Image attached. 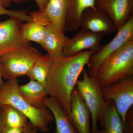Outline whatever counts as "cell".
Masks as SVG:
<instances>
[{"label":"cell","instance_id":"6da1fadb","mask_svg":"<svg viewBox=\"0 0 133 133\" xmlns=\"http://www.w3.org/2000/svg\"><path fill=\"white\" fill-rule=\"evenodd\" d=\"M92 51L86 50L72 56L51 59L45 89L66 115L70 114L71 96L79 75L88 64Z\"/></svg>","mask_w":133,"mask_h":133},{"label":"cell","instance_id":"7a4b0ae2","mask_svg":"<svg viewBox=\"0 0 133 133\" xmlns=\"http://www.w3.org/2000/svg\"><path fill=\"white\" fill-rule=\"evenodd\" d=\"M19 86L17 78L7 80L0 91V106L11 105L26 115L33 127L49 132L48 125L54 119L50 110L48 108L38 109L31 105L20 95Z\"/></svg>","mask_w":133,"mask_h":133},{"label":"cell","instance_id":"3957f363","mask_svg":"<svg viewBox=\"0 0 133 133\" xmlns=\"http://www.w3.org/2000/svg\"><path fill=\"white\" fill-rule=\"evenodd\" d=\"M133 74V41L108 58L98 69L95 79L101 87L112 84Z\"/></svg>","mask_w":133,"mask_h":133},{"label":"cell","instance_id":"277c9868","mask_svg":"<svg viewBox=\"0 0 133 133\" xmlns=\"http://www.w3.org/2000/svg\"><path fill=\"white\" fill-rule=\"evenodd\" d=\"M82 72L83 79L77 81L75 87L90 112L92 122L91 133H97L99 131L98 121L105 110L108 101H105L101 87L95 78L89 76L87 69H84Z\"/></svg>","mask_w":133,"mask_h":133},{"label":"cell","instance_id":"5b68a950","mask_svg":"<svg viewBox=\"0 0 133 133\" xmlns=\"http://www.w3.org/2000/svg\"><path fill=\"white\" fill-rule=\"evenodd\" d=\"M41 53L31 47L19 51H10L0 56L3 77L7 80L28 76Z\"/></svg>","mask_w":133,"mask_h":133},{"label":"cell","instance_id":"8992f818","mask_svg":"<svg viewBox=\"0 0 133 133\" xmlns=\"http://www.w3.org/2000/svg\"><path fill=\"white\" fill-rule=\"evenodd\" d=\"M115 37L98 52L92 53L88 63V74L95 78L99 66L108 58L121 49L127 43L133 41V15L124 26L118 29Z\"/></svg>","mask_w":133,"mask_h":133},{"label":"cell","instance_id":"52a82bcc","mask_svg":"<svg viewBox=\"0 0 133 133\" xmlns=\"http://www.w3.org/2000/svg\"><path fill=\"white\" fill-rule=\"evenodd\" d=\"M101 90L105 101H112L114 102L124 125L127 112L133 106V76L101 87Z\"/></svg>","mask_w":133,"mask_h":133},{"label":"cell","instance_id":"ba28073f","mask_svg":"<svg viewBox=\"0 0 133 133\" xmlns=\"http://www.w3.org/2000/svg\"><path fill=\"white\" fill-rule=\"evenodd\" d=\"M22 21L14 17L0 22V56L6 52L19 51L32 47L22 35Z\"/></svg>","mask_w":133,"mask_h":133},{"label":"cell","instance_id":"9c48e42d","mask_svg":"<svg viewBox=\"0 0 133 133\" xmlns=\"http://www.w3.org/2000/svg\"><path fill=\"white\" fill-rule=\"evenodd\" d=\"M69 0H50L43 12H30L33 22L44 26L52 24L65 33V24Z\"/></svg>","mask_w":133,"mask_h":133},{"label":"cell","instance_id":"30bf717a","mask_svg":"<svg viewBox=\"0 0 133 133\" xmlns=\"http://www.w3.org/2000/svg\"><path fill=\"white\" fill-rule=\"evenodd\" d=\"M104 33H95L81 29L73 38L70 39L63 51V56H72L86 50L97 53L103 46L101 44Z\"/></svg>","mask_w":133,"mask_h":133},{"label":"cell","instance_id":"8fae6325","mask_svg":"<svg viewBox=\"0 0 133 133\" xmlns=\"http://www.w3.org/2000/svg\"><path fill=\"white\" fill-rule=\"evenodd\" d=\"M79 27L81 29L95 33L111 34L118 29L112 20L104 10L99 8H89L81 15Z\"/></svg>","mask_w":133,"mask_h":133},{"label":"cell","instance_id":"7c38bea8","mask_svg":"<svg viewBox=\"0 0 133 133\" xmlns=\"http://www.w3.org/2000/svg\"><path fill=\"white\" fill-rule=\"evenodd\" d=\"M91 113L83 97L76 87L71 96L70 120L79 133H91Z\"/></svg>","mask_w":133,"mask_h":133},{"label":"cell","instance_id":"4fadbf2b","mask_svg":"<svg viewBox=\"0 0 133 133\" xmlns=\"http://www.w3.org/2000/svg\"><path fill=\"white\" fill-rule=\"evenodd\" d=\"M95 4L110 17L118 30L133 14V0H95Z\"/></svg>","mask_w":133,"mask_h":133},{"label":"cell","instance_id":"5bb4252c","mask_svg":"<svg viewBox=\"0 0 133 133\" xmlns=\"http://www.w3.org/2000/svg\"><path fill=\"white\" fill-rule=\"evenodd\" d=\"M46 28L45 38L41 46L51 59L60 57L63 56L64 49L69 38L54 24H49Z\"/></svg>","mask_w":133,"mask_h":133},{"label":"cell","instance_id":"9a60e30c","mask_svg":"<svg viewBox=\"0 0 133 133\" xmlns=\"http://www.w3.org/2000/svg\"><path fill=\"white\" fill-rule=\"evenodd\" d=\"M19 93L23 98L36 108H47L45 102L48 92L45 87L37 81L31 79L29 83L19 86Z\"/></svg>","mask_w":133,"mask_h":133},{"label":"cell","instance_id":"2e32d148","mask_svg":"<svg viewBox=\"0 0 133 133\" xmlns=\"http://www.w3.org/2000/svg\"><path fill=\"white\" fill-rule=\"evenodd\" d=\"M95 6V0H69L65 31L70 32L79 28L83 12L88 8Z\"/></svg>","mask_w":133,"mask_h":133},{"label":"cell","instance_id":"e0dca14e","mask_svg":"<svg viewBox=\"0 0 133 133\" xmlns=\"http://www.w3.org/2000/svg\"><path fill=\"white\" fill-rule=\"evenodd\" d=\"M45 106L50 110L56 122V129L54 133H79L62 108L54 98H48Z\"/></svg>","mask_w":133,"mask_h":133},{"label":"cell","instance_id":"ac0fdd59","mask_svg":"<svg viewBox=\"0 0 133 133\" xmlns=\"http://www.w3.org/2000/svg\"><path fill=\"white\" fill-rule=\"evenodd\" d=\"M99 121L101 127L106 133H124L121 117L112 101H108L107 107Z\"/></svg>","mask_w":133,"mask_h":133},{"label":"cell","instance_id":"d6986e66","mask_svg":"<svg viewBox=\"0 0 133 133\" xmlns=\"http://www.w3.org/2000/svg\"><path fill=\"white\" fill-rule=\"evenodd\" d=\"M51 62V58L48 54H41L27 76L30 79L37 81L45 87Z\"/></svg>","mask_w":133,"mask_h":133},{"label":"cell","instance_id":"ffe728a7","mask_svg":"<svg viewBox=\"0 0 133 133\" xmlns=\"http://www.w3.org/2000/svg\"><path fill=\"white\" fill-rule=\"evenodd\" d=\"M1 112L5 125L10 127L23 128L28 123L27 116L10 105L1 106Z\"/></svg>","mask_w":133,"mask_h":133},{"label":"cell","instance_id":"44dd1931","mask_svg":"<svg viewBox=\"0 0 133 133\" xmlns=\"http://www.w3.org/2000/svg\"><path fill=\"white\" fill-rule=\"evenodd\" d=\"M21 33L27 41L35 42L41 45L44 42L46 34V26L34 22L22 24Z\"/></svg>","mask_w":133,"mask_h":133},{"label":"cell","instance_id":"7402d4cb","mask_svg":"<svg viewBox=\"0 0 133 133\" xmlns=\"http://www.w3.org/2000/svg\"><path fill=\"white\" fill-rule=\"evenodd\" d=\"M27 10H10L7 9L0 4V16L8 15L10 17H14L21 21L26 22H33V19L28 14Z\"/></svg>","mask_w":133,"mask_h":133},{"label":"cell","instance_id":"603a6c76","mask_svg":"<svg viewBox=\"0 0 133 133\" xmlns=\"http://www.w3.org/2000/svg\"><path fill=\"white\" fill-rule=\"evenodd\" d=\"M124 128V133H133V106L127 112Z\"/></svg>","mask_w":133,"mask_h":133},{"label":"cell","instance_id":"cb8c5ba5","mask_svg":"<svg viewBox=\"0 0 133 133\" xmlns=\"http://www.w3.org/2000/svg\"><path fill=\"white\" fill-rule=\"evenodd\" d=\"M28 1L29 0H12V2L14 3H20ZM34 1L36 3L39 8V11L43 12L45 10L50 0H34Z\"/></svg>","mask_w":133,"mask_h":133},{"label":"cell","instance_id":"d4e9b609","mask_svg":"<svg viewBox=\"0 0 133 133\" xmlns=\"http://www.w3.org/2000/svg\"><path fill=\"white\" fill-rule=\"evenodd\" d=\"M0 133H24L23 128H16L4 126L0 129Z\"/></svg>","mask_w":133,"mask_h":133},{"label":"cell","instance_id":"484cf974","mask_svg":"<svg viewBox=\"0 0 133 133\" xmlns=\"http://www.w3.org/2000/svg\"><path fill=\"white\" fill-rule=\"evenodd\" d=\"M38 129L33 127L30 122H28L27 125L23 128L24 133H37Z\"/></svg>","mask_w":133,"mask_h":133},{"label":"cell","instance_id":"4316f807","mask_svg":"<svg viewBox=\"0 0 133 133\" xmlns=\"http://www.w3.org/2000/svg\"><path fill=\"white\" fill-rule=\"evenodd\" d=\"M3 75L2 70L1 63V59L0 58V91L3 88L5 85V83L3 82Z\"/></svg>","mask_w":133,"mask_h":133},{"label":"cell","instance_id":"83f0119b","mask_svg":"<svg viewBox=\"0 0 133 133\" xmlns=\"http://www.w3.org/2000/svg\"><path fill=\"white\" fill-rule=\"evenodd\" d=\"M12 2V0H0V4L6 8L9 6Z\"/></svg>","mask_w":133,"mask_h":133},{"label":"cell","instance_id":"f1b7e54d","mask_svg":"<svg viewBox=\"0 0 133 133\" xmlns=\"http://www.w3.org/2000/svg\"><path fill=\"white\" fill-rule=\"evenodd\" d=\"M5 125L3 119L1 112V107L0 106V129Z\"/></svg>","mask_w":133,"mask_h":133},{"label":"cell","instance_id":"f546056e","mask_svg":"<svg viewBox=\"0 0 133 133\" xmlns=\"http://www.w3.org/2000/svg\"><path fill=\"white\" fill-rule=\"evenodd\" d=\"M97 133H106L105 131L103 129V130H101V131H98Z\"/></svg>","mask_w":133,"mask_h":133}]
</instances>
